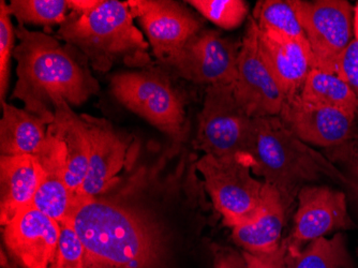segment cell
Here are the masks:
<instances>
[{"label": "cell", "instance_id": "21", "mask_svg": "<svg viewBox=\"0 0 358 268\" xmlns=\"http://www.w3.org/2000/svg\"><path fill=\"white\" fill-rule=\"evenodd\" d=\"M3 118L0 122L1 156H36L43 146L50 126L42 117L1 102Z\"/></svg>", "mask_w": 358, "mask_h": 268}, {"label": "cell", "instance_id": "32", "mask_svg": "<svg viewBox=\"0 0 358 268\" xmlns=\"http://www.w3.org/2000/svg\"><path fill=\"white\" fill-rule=\"evenodd\" d=\"M214 268H249L243 253L232 248L217 247L214 250Z\"/></svg>", "mask_w": 358, "mask_h": 268}, {"label": "cell", "instance_id": "27", "mask_svg": "<svg viewBox=\"0 0 358 268\" xmlns=\"http://www.w3.org/2000/svg\"><path fill=\"white\" fill-rule=\"evenodd\" d=\"M50 268H92L71 219L60 223L57 251Z\"/></svg>", "mask_w": 358, "mask_h": 268}, {"label": "cell", "instance_id": "29", "mask_svg": "<svg viewBox=\"0 0 358 268\" xmlns=\"http://www.w3.org/2000/svg\"><path fill=\"white\" fill-rule=\"evenodd\" d=\"M336 74L348 83L358 97V40L354 39L340 56Z\"/></svg>", "mask_w": 358, "mask_h": 268}, {"label": "cell", "instance_id": "3", "mask_svg": "<svg viewBox=\"0 0 358 268\" xmlns=\"http://www.w3.org/2000/svg\"><path fill=\"white\" fill-rule=\"evenodd\" d=\"M246 153L253 174L264 177L265 183L278 190L287 209L305 183L322 176L352 186L329 159L297 138L279 116L252 118Z\"/></svg>", "mask_w": 358, "mask_h": 268}, {"label": "cell", "instance_id": "34", "mask_svg": "<svg viewBox=\"0 0 358 268\" xmlns=\"http://www.w3.org/2000/svg\"><path fill=\"white\" fill-rule=\"evenodd\" d=\"M354 19H358V1L355 8H354Z\"/></svg>", "mask_w": 358, "mask_h": 268}, {"label": "cell", "instance_id": "23", "mask_svg": "<svg viewBox=\"0 0 358 268\" xmlns=\"http://www.w3.org/2000/svg\"><path fill=\"white\" fill-rule=\"evenodd\" d=\"M281 268H352L345 237L315 239L303 250L287 248Z\"/></svg>", "mask_w": 358, "mask_h": 268}, {"label": "cell", "instance_id": "18", "mask_svg": "<svg viewBox=\"0 0 358 268\" xmlns=\"http://www.w3.org/2000/svg\"><path fill=\"white\" fill-rule=\"evenodd\" d=\"M41 179L35 156L0 157V221L6 225L32 205Z\"/></svg>", "mask_w": 358, "mask_h": 268}, {"label": "cell", "instance_id": "4", "mask_svg": "<svg viewBox=\"0 0 358 268\" xmlns=\"http://www.w3.org/2000/svg\"><path fill=\"white\" fill-rule=\"evenodd\" d=\"M57 36L80 50L92 69L102 73L117 62L136 69L155 64L150 43L134 25L128 1L98 0L87 11H70Z\"/></svg>", "mask_w": 358, "mask_h": 268}, {"label": "cell", "instance_id": "15", "mask_svg": "<svg viewBox=\"0 0 358 268\" xmlns=\"http://www.w3.org/2000/svg\"><path fill=\"white\" fill-rule=\"evenodd\" d=\"M278 116L291 132L307 144L334 148L355 136V118L337 108L303 101L299 94L285 99Z\"/></svg>", "mask_w": 358, "mask_h": 268}, {"label": "cell", "instance_id": "33", "mask_svg": "<svg viewBox=\"0 0 358 268\" xmlns=\"http://www.w3.org/2000/svg\"><path fill=\"white\" fill-rule=\"evenodd\" d=\"M354 32H355L356 40H358V19H354Z\"/></svg>", "mask_w": 358, "mask_h": 268}, {"label": "cell", "instance_id": "25", "mask_svg": "<svg viewBox=\"0 0 358 268\" xmlns=\"http://www.w3.org/2000/svg\"><path fill=\"white\" fill-rule=\"evenodd\" d=\"M9 11L20 24L62 25L70 13L68 0H12Z\"/></svg>", "mask_w": 358, "mask_h": 268}, {"label": "cell", "instance_id": "1", "mask_svg": "<svg viewBox=\"0 0 358 268\" xmlns=\"http://www.w3.org/2000/svg\"><path fill=\"white\" fill-rule=\"evenodd\" d=\"M158 178L136 171L98 197H76L71 219L92 268H158L171 237Z\"/></svg>", "mask_w": 358, "mask_h": 268}, {"label": "cell", "instance_id": "13", "mask_svg": "<svg viewBox=\"0 0 358 268\" xmlns=\"http://www.w3.org/2000/svg\"><path fill=\"white\" fill-rule=\"evenodd\" d=\"M3 245L21 268H50L57 251L60 223L30 205L3 225Z\"/></svg>", "mask_w": 358, "mask_h": 268}, {"label": "cell", "instance_id": "8", "mask_svg": "<svg viewBox=\"0 0 358 268\" xmlns=\"http://www.w3.org/2000/svg\"><path fill=\"white\" fill-rule=\"evenodd\" d=\"M90 141L87 176L76 197H98L117 186L134 170L138 155L134 136L116 130L108 120L80 115Z\"/></svg>", "mask_w": 358, "mask_h": 268}, {"label": "cell", "instance_id": "7", "mask_svg": "<svg viewBox=\"0 0 358 268\" xmlns=\"http://www.w3.org/2000/svg\"><path fill=\"white\" fill-rule=\"evenodd\" d=\"M251 122L235 96L234 84L207 87L194 146L211 156L247 154Z\"/></svg>", "mask_w": 358, "mask_h": 268}, {"label": "cell", "instance_id": "2", "mask_svg": "<svg viewBox=\"0 0 358 268\" xmlns=\"http://www.w3.org/2000/svg\"><path fill=\"white\" fill-rule=\"evenodd\" d=\"M15 36L19 40L13 51L17 82L12 98L23 101L24 108L51 125L57 102L78 106L98 92L99 84L87 66L56 38L30 31L20 23Z\"/></svg>", "mask_w": 358, "mask_h": 268}, {"label": "cell", "instance_id": "35", "mask_svg": "<svg viewBox=\"0 0 358 268\" xmlns=\"http://www.w3.org/2000/svg\"><path fill=\"white\" fill-rule=\"evenodd\" d=\"M356 195H357V202H358V190L355 191Z\"/></svg>", "mask_w": 358, "mask_h": 268}, {"label": "cell", "instance_id": "5", "mask_svg": "<svg viewBox=\"0 0 358 268\" xmlns=\"http://www.w3.org/2000/svg\"><path fill=\"white\" fill-rule=\"evenodd\" d=\"M110 90L124 108L166 133L176 145L186 138L184 98L162 66L116 73Z\"/></svg>", "mask_w": 358, "mask_h": 268}, {"label": "cell", "instance_id": "11", "mask_svg": "<svg viewBox=\"0 0 358 268\" xmlns=\"http://www.w3.org/2000/svg\"><path fill=\"white\" fill-rule=\"evenodd\" d=\"M159 64L166 66L203 29L198 16L172 0H128Z\"/></svg>", "mask_w": 358, "mask_h": 268}, {"label": "cell", "instance_id": "31", "mask_svg": "<svg viewBox=\"0 0 358 268\" xmlns=\"http://www.w3.org/2000/svg\"><path fill=\"white\" fill-rule=\"evenodd\" d=\"M287 248V241L283 239L280 248L275 253H268V255H251L246 251H243V253L249 268H281Z\"/></svg>", "mask_w": 358, "mask_h": 268}, {"label": "cell", "instance_id": "17", "mask_svg": "<svg viewBox=\"0 0 358 268\" xmlns=\"http://www.w3.org/2000/svg\"><path fill=\"white\" fill-rule=\"evenodd\" d=\"M35 157L41 167V179L32 205L57 223L69 220L76 197L66 179L67 161L64 143L51 129L48 128L45 142Z\"/></svg>", "mask_w": 358, "mask_h": 268}, {"label": "cell", "instance_id": "10", "mask_svg": "<svg viewBox=\"0 0 358 268\" xmlns=\"http://www.w3.org/2000/svg\"><path fill=\"white\" fill-rule=\"evenodd\" d=\"M241 45V42L223 37L216 30L202 29L164 66L199 85H233L237 80Z\"/></svg>", "mask_w": 358, "mask_h": 268}, {"label": "cell", "instance_id": "6", "mask_svg": "<svg viewBox=\"0 0 358 268\" xmlns=\"http://www.w3.org/2000/svg\"><path fill=\"white\" fill-rule=\"evenodd\" d=\"M194 169L203 177L205 190L223 225L234 229L257 219L262 207L265 183L252 176L248 155H204L195 161Z\"/></svg>", "mask_w": 358, "mask_h": 268}, {"label": "cell", "instance_id": "28", "mask_svg": "<svg viewBox=\"0 0 358 268\" xmlns=\"http://www.w3.org/2000/svg\"><path fill=\"white\" fill-rule=\"evenodd\" d=\"M15 29L11 23L9 6L0 1V100L5 101V94L9 85L10 58L14 51Z\"/></svg>", "mask_w": 358, "mask_h": 268}, {"label": "cell", "instance_id": "12", "mask_svg": "<svg viewBox=\"0 0 358 268\" xmlns=\"http://www.w3.org/2000/svg\"><path fill=\"white\" fill-rule=\"evenodd\" d=\"M234 92L252 118L278 116L285 101V94L259 53L257 25L252 16L241 41Z\"/></svg>", "mask_w": 358, "mask_h": 268}, {"label": "cell", "instance_id": "30", "mask_svg": "<svg viewBox=\"0 0 358 268\" xmlns=\"http://www.w3.org/2000/svg\"><path fill=\"white\" fill-rule=\"evenodd\" d=\"M331 157L337 160L343 161L350 167L353 181H351L354 191L358 190V146L356 143H345L340 146L334 147Z\"/></svg>", "mask_w": 358, "mask_h": 268}, {"label": "cell", "instance_id": "19", "mask_svg": "<svg viewBox=\"0 0 358 268\" xmlns=\"http://www.w3.org/2000/svg\"><path fill=\"white\" fill-rule=\"evenodd\" d=\"M285 211L287 207L280 193L275 187L265 183L259 216L252 223L234 227L233 241L251 255L275 253L282 244L281 234L285 227Z\"/></svg>", "mask_w": 358, "mask_h": 268}, {"label": "cell", "instance_id": "26", "mask_svg": "<svg viewBox=\"0 0 358 268\" xmlns=\"http://www.w3.org/2000/svg\"><path fill=\"white\" fill-rule=\"evenodd\" d=\"M186 3L223 29L238 27L248 15V5L243 0H189Z\"/></svg>", "mask_w": 358, "mask_h": 268}, {"label": "cell", "instance_id": "20", "mask_svg": "<svg viewBox=\"0 0 358 268\" xmlns=\"http://www.w3.org/2000/svg\"><path fill=\"white\" fill-rule=\"evenodd\" d=\"M48 129L64 143L67 161L66 179L76 197L83 186L90 167V141L83 120L67 102L59 101L55 106V118Z\"/></svg>", "mask_w": 358, "mask_h": 268}, {"label": "cell", "instance_id": "22", "mask_svg": "<svg viewBox=\"0 0 358 268\" xmlns=\"http://www.w3.org/2000/svg\"><path fill=\"white\" fill-rule=\"evenodd\" d=\"M299 97L309 104L337 108L353 118L358 116L357 94L337 74L311 69Z\"/></svg>", "mask_w": 358, "mask_h": 268}, {"label": "cell", "instance_id": "16", "mask_svg": "<svg viewBox=\"0 0 358 268\" xmlns=\"http://www.w3.org/2000/svg\"><path fill=\"white\" fill-rule=\"evenodd\" d=\"M257 44L285 99L301 94L308 74L315 66L308 40L295 39L257 27Z\"/></svg>", "mask_w": 358, "mask_h": 268}, {"label": "cell", "instance_id": "24", "mask_svg": "<svg viewBox=\"0 0 358 268\" xmlns=\"http://www.w3.org/2000/svg\"><path fill=\"white\" fill-rule=\"evenodd\" d=\"M252 17L261 30L278 32L295 39L307 40L299 16L289 0L259 1L253 10Z\"/></svg>", "mask_w": 358, "mask_h": 268}, {"label": "cell", "instance_id": "14", "mask_svg": "<svg viewBox=\"0 0 358 268\" xmlns=\"http://www.w3.org/2000/svg\"><path fill=\"white\" fill-rule=\"evenodd\" d=\"M297 197L294 229L291 237L285 239L289 249L301 250L303 244L325 237L337 230L354 227L348 213L347 197L341 191L324 186H305Z\"/></svg>", "mask_w": 358, "mask_h": 268}, {"label": "cell", "instance_id": "9", "mask_svg": "<svg viewBox=\"0 0 358 268\" xmlns=\"http://www.w3.org/2000/svg\"><path fill=\"white\" fill-rule=\"evenodd\" d=\"M313 54V69L337 73L340 56L353 41L354 10L345 0H289Z\"/></svg>", "mask_w": 358, "mask_h": 268}]
</instances>
